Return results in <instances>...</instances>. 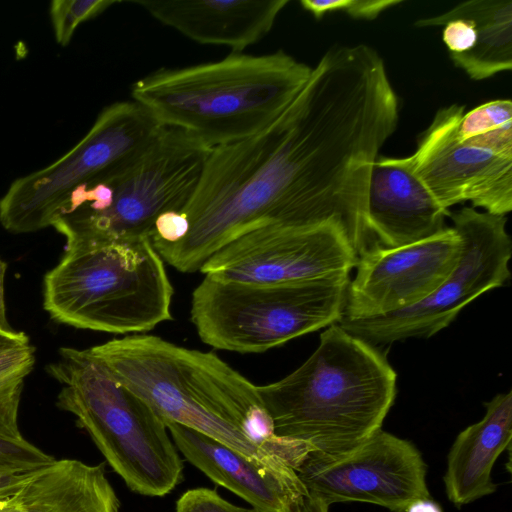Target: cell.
I'll return each mask as SVG.
<instances>
[{
  "label": "cell",
  "mask_w": 512,
  "mask_h": 512,
  "mask_svg": "<svg viewBox=\"0 0 512 512\" xmlns=\"http://www.w3.org/2000/svg\"><path fill=\"white\" fill-rule=\"evenodd\" d=\"M24 380L0 391V474L38 470L55 460L27 441L18 426Z\"/></svg>",
  "instance_id": "ffe728a7"
},
{
  "label": "cell",
  "mask_w": 512,
  "mask_h": 512,
  "mask_svg": "<svg viewBox=\"0 0 512 512\" xmlns=\"http://www.w3.org/2000/svg\"><path fill=\"white\" fill-rule=\"evenodd\" d=\"M174 289L149 237L85 241L66 248L44 278V308L60 323L142 333L173 319Z\"/></svg>",
  "instance_id": "277c9868"
},
{
  "label": "cell",
  "mask_w": 512,
  "mask_h": 512,
  "mask_svg": "<svg viewBox=\"0 0 512 512\" xmlns=\"http://www.w3.org/2000/svg\"><path fill=\"white\" fill-rule=\"evenodd\" d=\"M312 67L279 50L231 52L182 68H160L137 80L133 101L166 127L210 148L248 138L277 119L307 82Z\"/></svg>",
  "instance_id": "3957f363"
},
{
  "label": "cell",
  "mask_w": 512,
  "mask_h": 512,
  "mask_svg": "<svg viewBox=\"0 0 512 512\" xmlns=\"http://www.w3.org/2000/svg\"><path fill=\"white\" fill-rule=\"evenodd\" d=\"M356 261L346 232L330 221L253 230L217 251L200 271L221 281L268 284L349 277Z\"/></svg>",
  "instance_id": "30bf717a"
},
{
  "label": "cell",
  "mask_w": 512,
  "mask_h": 512,
  "mask_svg": "<svg viewBox=\"0 0 512 512\" xmlns=\"http://www.w3.org/2000/svg\"><path fill=\"white\" fill-rule=\"evenodd\" d=\"M484 417L461 431L447 457L444 484L457 507L496 491L493 465L512 440V392L497 394L485 403Z\"/></svg>",
  "instance_id": "e0dca14e"
},
{
  "label": "cell",
  "mask_w": 512,
  "mask_h": 512,
  "mask_svg": "<svg viewBox=\"0 0 512 512\" xmlns=\"http://www.w3.org/2000/svg\"><path fill=\"white\" fill-rule=\"evenodd\" d=\"M163 126L135 101L106 106L86 135L52 164L16 179L0 199V222L13 233L52 226L70 193L149 141Z\"/></svg>",
  "instance_id": "ba28073f"
},
{
  "label": "cell",
  "mask_w": 512,
  "mask_h": 512,
  "mask_svg": "<svg viewBox=\"0 0 512 512\" xmlns=\"http://www.w3.org/2000/svg\"><path fill=\"white\" fill-rule=\"evenodd\" d=\"M188 229L189 222L183 212L168 211L156 219L151 241L174 243L181 240Z\"/></svg>",
  "instance_id": "4316f807"
},
{
  "label": "cell",
  "mask_w": 512,
  "mask_h": 512,
  "mask_svg": "<svg viewBox=\"0 0 512 512\" xmlns=\"http://www.w3.org/2000/svg\"><path fill=\"white\" fill-rule=\"evenodd\" d=\"M405 512H442L441 507L430 498L412 502Z\"/></svg>",
  "instance_id": "1f68e13d"
},
{
  "label": "cell",
  "mask_w": 512,
  "mask_h": 512,
  "mask_svg": "<svg viewBox=\"0 0 512 512\" xmlns=\"http://www.w3.org/2000/svg\"><path fill=\"white\" fill-rule=\"evenodd\" d=\"M462 240L458 263L442 284L421 302L384 316L338 324L376 346L406 338H429L449 326L459 312L485 292L505 285L510 277L512 242L506 216L463 207L449 212Z\"/></svg>",
  "instance_id": "9c48e42d"
},
{
  "label": "cell",
  "mask_w": 512,
  "mask_h": 512,
  "mask_svg": "<svg viewBox=\"0 0 512 512\" xmlns=\"http://www.w3.org/2000/svg\"><path fill=\"white\" fill-rule=\"evenodd\" d=\"M7 269V264L0 259V332L7 334H16L19 331L14 330L6 316L5 302H4V278Z\"/></svg>",
  "instance_id": "f1b7e54d"
},
{
  "label": "cell",
  "mask_w": 512,
  "mask_h": 512,
  "mask_svg": "<svg viewBox=\"0 0 512 512\" xmlns=\"http://www.w3.org/2000/svg\"><path fill=\"white\" fill-rule=\"evenodd\" d=\"M396 377L376 346L335 323L300 367L258 391L276 436L339 454L381 429L396 397Z\"/></svg>",
  "instance_id": "7a4b0ae2"
},
{
  "label": "cell",
  "mask_w": 512,
  "mask_h": 512,
  "mask_svg": "<svg viewBox=\"0 0 512 512\" xmlns=\"http://www.w3.org/2000/svg\"><path fill=\"white\" fill-rule=\"evenodd\" d=\"M24 344H29V339L24 332L19 331L16 334L0 332V350Z\"/></svg>",
  "instance_id": "4dcf8cb0"
},
{
  "label": "cell",
  "mask_w": 512,
  "mask_h": 512,
  "mask_svg": "<svg viewBox=\"0 0 512 512\" xmlns=\"http://www.w3.org/2000/svg\"><path fill=\"white\" fill-rule=\"evenodd\" d=\"M164 422L186 460L258 512H294L309 495L296 470L270 471L198 431L175 422Z\"/></svg>",
  "instance_id": "9a60e30c"
},
{
  "label": "cell",
  "mask_w": 512,
  "mask_h": 512,
  "mask_svg": "<svg viewBox=\"0 0 512 512\" xmlns=\"http://www.w3.org/2000/svg\"><path fill=\"white\" fill-rule=\"evenodd\" d=\"M115 0H54L51 2L49 14L56 42L65 47L74 34L77 26L92 19L111 5Z\"/></svg>",
  "instance_id": "7402d4cb"
},
{
  "label": "cell",
  "mask_w": 512,
  "mask_h": 512,
  "mask_svg": "<svg viewBox=\"0 0 512 512\" xmlns=\"http://www.w3.org/2000/svg\"><path fill=\"white\" fill-rule=\"evenodd\" d=\"M175 512H258L254 508L234 505L215 490L193 488L184 492L176 502Z\"/></svg>",
  "instance_id": "cb8c5ba5"
},
{
  "label": "cell",
  "mask_w": 512,
  "mask_h": 512,
  "mask_svg": "<svg viewBox=\"0 0 512 512\" xmlns=\"http://www.w3.org/2000/svg\"><path fill=\"white\" fill-rule=\"evenodd\" d=\"M47 372L61 384L56 405L73 414L127 487L162 497L183 479V461L162 417L88 349L63 347Z\"/></svg>",
  "instance_id": "5b68a950"
},
{
  "label": "cell",
  "mask_w": 512,
  "mask_h": 512,
  "mask_svg": "<svg viewBox=\"0 0 512 512\" xmlns=\"http://www.w3.org/2000/svg\"><path fill=\"white\" fill-rule=\"evenodd\" d=\"M296 472L308 494L328 506L365 502L405 512L412 502L430 498L420 451L382 429L343 453L312 451Z\"/></svg>",
  "instance_id": "8fae6325"
},
{
  "label": "cell",
  "mask_w": 512,
  "mask_h": 512,
  "mask_svg": "<svg viewBox=\"0 0 512 512\" xmlns=\"http://www.w3.org/2000/svg\"><path fill=\"white\" fill-rule=\"evenodd\" d=\"M465 106L440 109L411 155L414 172L439 205L471 202L473 208L505 216L512 209V154L459 141L456 127Z\"/></svg>",
  "instance_id": "7c38bea8"
},
{
  "label": "cell",
  "mask_w": 512,
  "mask_h": 512,
  "mask_svg": "<svg viewBox=\"0 0 512 512\" xmlns=\"http://www.w3.org/2000/svg\"><path fill=\"white\" fill-rule=\"evenodd\" d=\"M88 351L164 421L213 438L265 469L292 470L307 452L305 443L274 434L258 386L213 352L148 334Z\"/></svg>",
  "instance_id": "6da1fadb"
},
{
  "label": "cell",
  "mask_w": 512,
  "mask_h": 512,
  "mask_svg": "<svg viewBox=\"0 0 512 512\" xmlns=\"http://www.w3.org/2000/svg\"><path fill=\"white\" fill-rule=\"evenodd\" d=\"M38 470L24 473L0 474V507L7 499L18 492Z\"/></svg>",
  "instance_id": "83f0119b"
},
{
  "label": "cell",
  "mask_w": 512,
  "mask_h": 512,
  "mask_svg": "<svg viewBox=\"0 0 512 512\" xmlns=\"http://www.w3.org/2000/svg\"><path fill=\"white\" fill-rule=\"evenodd\" d=\"M456 137L462 142L512 154V102L493 100L464 113L458 121Z\"/></svg>",
  "instance_id": "44dd1931"
},
{
  "label": "cell",
  "mask_w": 512,
  "mask_h": 512,
  "mask_svg": "<svg viewBox=\"0 0 512 512\" xmlns=\"http://www.w3.org/2000/svg\"><path fill=\"white\" fill-rule=\"evenodd\" d=\"M328 508L322 500L308 495L294 512H328Z\"/></svg>",
  "instance_id": "f546056e"
},
{
  "label": "cell",
  "mask_w": 512,
  "mask_h": 512,
  "mask_svg": "<svg viewBox=\"0 0 512 512\" xmlns=\"http://www.w3.org/2000/svg\"><path fill=\"white\" fill-rule=\"evenodd\" d=\"M349 277L283 283H240L206 276L194 289L190 316L203 343L262 353L338 323Z\"/></svg>",
  "instance_id": "8992f818"
},
{
  "label": "cell",
  "mask_w": 512,
  "mask_h": 512,
  "mask_svg": "<svg viewBox=\"0 0 512 512\" xmlns=\"http://www.w3.org/2000/svg\"><path fill=\"white\" fill-rule=\"evenodd\" d=\"M401 0H301L302 8L316 19L340 11L354 19L373 20L385 10L401 4Z\"/></svg>",
  "instance_id": "603a6c76"
},
{
  "label": "cell",
  "mask_w": 512,
  "mask_h": 512,
  "mask_svg": "<svg viewBox=\"0 0 512 512\" xmlns=\"http://www.w3.org/2000/svg\"><path fill=\"white\" fill-rule=\"evenodd\" d=\"M442 39L449 54L466 53L476 45L475 23L467 18L452 19L444 25Z\"/></svg>",
  "instance_id": "484cf974"
},
{
  "label": "cell",
  "mask_w": 512,
  "mask_h": 512,
  "mask_svg": "<svg viewBox=\"0 0 512 512\" xmlns=\"http://www.w3.org/2000/svg\"><path fill=\"white\" fill-rule=\"evenodd\" d=\"M187 38L241 53L264 38L289 0L131 1Z\"/></svg>",
  "instance_id": "2e32d148"
},
{
  "label": "cell",
  "mask_w": 512,
  "mask_h": 512,
  "mask_svg": "<svg viewBox=\"0 0 512 512\" xmlns=\"http://www.w3.org/2000/svg\"><path fill=\"white\" fill-rule=\"evenodd\" d=\"M456 18L475 23L477 41L473 49L449 54L453 63L473 80H484L512 68V1L470 0L449 11L419 19L417 27L444 26Z\"/></svg>",
  "instance_id": "d6986e66"
},
{
  "label": "cell",
  "mask_w": 512,
  "mask_h": 512,
  "mask_svg": "<svg viewBox=\"0 0 512 512\" xmlns=\"http://www.w3.org/2000/svg\"><path fill=\"white\" fill-rule=\"evenodd\" d=\"M104 463L54 460L0 507V512H119Z\"/></svg>",
  "instance_id": "ac0fdd59"
},
{
  "label": "cell",
  "mask_w": 512,
  "mask_h": 512,
  "mask_svg": "<svg viewBox=\"0 0 512 512\" xmlns=\"http://www.w3.org/2000/svg\"><path fill=\"white\" fill-rule=\"evenodd\" d=\"M461 251L453 227L404 246L374 243L357 257L341 319L380 317L421 302L450 275Z\"/></svg>",
  "instance_id": "4fadbf2b"
},
{
  "label": "cell",
  "mask_w": 512,
  "mask_h": 512,
  "mask_svg": "<svg viewBox=\"0 0 512 512\" xmlns=\"http://www.w3.org/2000/svg\"><path fill=\"white\" fill-rule=\"evenodd\" d=\"M443 209L414 172L412 156L379 157L372 165L366 223L375 243L399 247L445 228Z\"/></svg>",
  "instance_id": "5bb4252c"
},
{
  "label": "cell",
  "mask_w": 512,
  "mask_h": 512,
  "mask_svg": "<svg viewBox=\"0 0 512 512\" xmlns=\"http://www.w3.org/2000/svg\"><path fill=\"white\" fill-rule=\"evenodd\" d=\"M35 363V350L30 344L0 350V391L25 379Z\"/></svg>",
  "instance_id": "d4e9b609"
},
{
  "label": "cell",
  "mask_w": 512,
  "mask_h": 512,
  "mask_svg": "<svg viewBox=\"0 0 512 512\" xmlns=\"http://www.w3.org/2000/svg\"><path fill=\"white\" fill-rule=\"evenodd\" d=\"M211 149L181 129L163 126L142 148L84 184L110 187L107 209L64 213L52 227L65 236L66 248L96 239H151L161 214L182 212L190 202Z\"/></svg>",
  "instance_id": "52a82bcc"
}]
</instances>
